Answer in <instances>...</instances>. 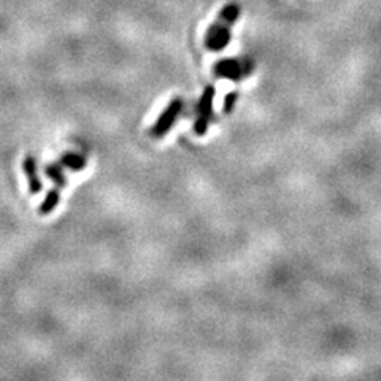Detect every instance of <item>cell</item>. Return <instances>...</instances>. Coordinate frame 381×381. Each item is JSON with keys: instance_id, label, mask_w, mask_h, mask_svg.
Masks as SVG:
<instances>
[{"instance_id": "cell-1", "label": "cell", "mask_w": 381, "mask_h": 381, "mask_svg": "<svg viewBox=\"0 0 381 381\" xmlns=\"http://www.w3.org/2000/svg\"><path fill=\"white\" fill-rule=\"evenodd\" d=\"M240 15V8L235 4H230L219 13V16L213 23L205 34V47L210 51H219L225 48L230 42V30L235 19Z\"/></svg>"}, {"instance_id": "cell-2", "label": "cell", "mask_w": 381, "mask_h": 381, "mask_svg": "<svg viewBox=\"0 0 381 381\" xmlns=\"http://www.w3.org/2000/svg\"><path fill=\"white\" fill-rule=\"evenodd\" d=\"M183 107V100L180 99V97H177V99H173L169 107H167L163 113H160V116L158 118V121L154 122L153 127H151V135L154 139H160L164 137V135L170 131L173 122L177 121L178 115H180V110H182Z\"/></svg>"}, {"instance_id": "cell-3", "label": "cell", "mask_w": 381, "mask_h": 381, "mask_svg": "<svg viewBox=\"0 0 381 381\" xmlns=\"http://www.w3.org/2000/svg\"><path fill=\"white\" fill-rule=\"evenodd\" d=\"M213 99H215V88L206 86L202 97H200L199 108H197V121L194 126V131L199 135H204L209 127V122L213 115Z\"/></svg>"}, {"instance_id": "cell-4", "label": "cell", "mask_w": 381, "mask_h": 381, "mask_svg": "<svg viewBox=\"0 0 381 381\" xmlns=\"http://www.w3.org/2000/svg\"><path fill=\"white\" fill-rule=\"evenodd\" d=\"M23 172L28 178V188L32 196H38L43 191V182L38 175V165L34 154H25L23 159Z\"/></svg>"}, {"instance_id": "cell-5", "label": "cell", "mask_w": 381, "mask_h": 381, "mask_svg": "<svg viewBox=\"0 0 381 381\" xmlns=\"http://www.w3.org/2000/svg\"><path fill=\"white\" fill-rule=\"evenodd\" d=\"M215 74L221 78H229V80H240L243 78L245 70H243V64L240 61L235 59H224L221 62L216 64L215 67Z\"/></svg>"}, {"instance_id": "cell-6", "label": "cell", "mask_w": 381, "mask_h": 381, "mask_svg": "<svg viewBox=\"0 0 381 381\" xmlns=\"http://www.w3.org/2000/svg\"><path fill=\"white\" fill-rule=\"evenodd\" d=\"M59 204H61V191L56 186V188L49 189L47 192V196H45L43 202L37 206L38 216H48V215H51V213H53L57 209V205H59Z\"/></svg>"}, {"instance_id": "cell-7", "label": "cell", "mask_w": 381, "mask_h": 381, "mask_svg": "<svg viewBox=\"0 0 381 381\" xmlns=\"http://www.w3.org/2000/svg\"><path fill=\"white\" fill-rule=\"evenodd\" d=\"M64 167L59 163H49L47 167H45V173H47V178L49 180V182H53L57 188H66L67 186V177H66V172H64Z\"/></svg>"}, {"instance_id": "cell-8", "label": "cell", "mask_w": 381, "mask_h": 381, "mask_svg": "<svg viewBox=\"0 0 381 381\" xmlns=\"http://www.w3.org/2000/svg\"><path fill=\"white\" fill-rule=\"evenodd\" d=\"M61 164L72 172H81L86 169V158L80 153L67 151L61 156Z\"/></svg>"}, {"instance_id": "cell-9", "label": "cell", "mask_w": 381, "mask_h": 381, "mask_svg": "<svg viewBox=\"0 0 381 381\" xmlns=\"http://www.w3.org/2000/svg\"><path fill=\"white\" fill-rule=\"evenodd\" d=\"M235 100H237V93H232V94H229L228 97H225V103H224V112L225 113L230 112L232 107H234Z\"/></svg>"}]
</instances>
